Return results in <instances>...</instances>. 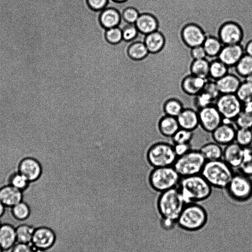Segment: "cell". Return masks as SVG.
<instances>
[{
    "label": "cell",
    "instance_id": "b9f144b4",
    "mask_svg": "<svg viewBox=\"0 0 252 252\" xmlns=\"http://www.w3.org/2000/svg\"><path fill=\"white\" fill-rule=\"evenodd\" d=\"M193 137V131L180 128L171 138L174 144L189 143Z\"/></svg>",
    "mask_w": 252,
    "mask_h": 252
},
{
    "label": "cell",
    "instance_id": "d4e9b609",
    "mask_svg": "<svg viewBox=\"0 0 252 252\" xmlns=\"http://www.w3.org/2000/svg\"><path fill=\"white\" fill-rule=\"evenodd\" d=\"M233 123L236 128L252 129V104L251 101L243 104L242 110Z\"/></svg>",
    "mask_w": 252,
    "mask_h": 252
},
{
    "label": "cell",
    "instance_id": "7c38bea8",
    "mask_svg": "<svg viewBox=\"0 0 252 252\" xmlns=\"http://www.w3.org/2000/svg\"><path fill=\"white\" fill-rule=\"evenodd\" d=\"M237 128L233 122L223 121L212 133L213 141L221 146H225L235 142Z\"/></svg>",
    "mask_w": 252,
    "mask_h": 252
},
{
    "label": "cell",
    "instance_id": "7a4b0ae2",
    "mask_svg": "<svg viewBox=\"0 0 252 252\" xmlns=\"http://www.w3.org/2000/svg\"><path fill=\"white\" fill-rule=\"evenodd\" d=\"M177 188L186 204L206 200L213 188L201 174L181 178Z\"/></svg>",
    "mask_w": 252,
    "mask_h": 252
},
{
    "label": "cell",
    "instance_id": "484cf974",
    "mask_svg": "<svg viewBox=\"0 0 252 252\" xmlns=\"http://www.w3.org/2000/svg\"><path fill=\"white\" fill-rule=\"evenodd\" d=\"M199 150L206 161L222 159L223 148L214 141L204 144Z\"/></svg>",
    "mask_w": 252,
    "mask_h": 252
},
{
    "label": "cell",
    "instance_id": "60d3db41",
    "mask_svg": "<svg viewBox=\"0 0 252 252\" xmlns=\"http://www.w3.org/2000/svg\"><path fill=\"white\" fill-rule=\"evenodd\" d=\"M235 94L243 104L250 102L252 100V85L243 81Z\"/></svg>",
    "mask_w": 252,
    "mask_h": 252
},
{
    "label": "cell",
    "instance_id": "cb8c5ba5",
    "mask_svg": "<svg viewBox=\"0 0 252 252\" xmlns=\"http://www.w3.org/2000/svg\"><path fill=\"white\" fill-rule=\"evenodd\" d=\"M135 24L138 30L146 34L157 31L158 28L156 18L147 13L140 14Z\"/></svg>",
    "mask_w": 252,
    "mask_h": 252
},
{
    "label": "cell",
    "instance_id": "74e56055",
    "mask_svg": "<svg viewBox=\"0 0 252 252\" xmlns=\"http://www.w3.org/2000/svg\"><path fill=\"white\" fill-rule=\"evenodd\" d=\"M28 180L18 171L12 173L8 179V184L22 191L27 189L30 186Z\"/></svg>",
    "mask_w": 252,
    "mask_h": 252
},
{
    "label": "cell",
    "instance_id": "f546056e",
    "mask_svg": "<svg viewBox=\"0 0 252 252\" xmlns=\"http://www.w3.org/2000/svg\"><path fill=\"white\" fill-rule=\"evenodd\" d=\"M37 226L29 223H23L15 226L17 242L32 243V236Z\"/></svg>",
    "mask_w": 252,
    "mask_h": 252
},
{
    "label": "cell",
    "instance_id": "836d02e7",
    "mask_svg": "<svg viewBox=\"0 0 252 252\" xmlns=\"http://www.w3.org/2000/svg\"><path fill=\"white\" fill-rule=\"evenodd\" d=\"M229 68L218 58L210 62L209 78L215 81L228 73Z\"/></svg>",
    "mask_w": 252,
    "mask_h": 252
},
{
    "label": "cell",
    "instance_id": "8fae6325",
    "mask_svg": "<svg viewBox=\"0 0 252 252\" xmlns=\"http://www.w3.org/2000/svg\"><path fill=\"white\" fill-rule=\"evenodd\" d=\"M18 171L32 183L38 181L41 178L43 173V166L38 159L28 156L20 161Z\"/></svg>",
    "mask_w": 252,
    "mask_h": 252
},
{
    "label": "cell",
    "instance_id": "8992f818",
    "mask_svg": "<svg viewBox=\"0 0 252 252\" xmlns=\"http://www.w3.org/2000/svg\"><path fill=\"white\" fill-rule=\"evenodd\" d=\"M206 162L199 150L192 149L177 157L173 166L181 178L201 174Z\"/></svg>",
    "mask_w": 252,
    "mask_h": 252
},
{
    "label": "cell",
    "instance_id": "7dc6e473",
    "mask_svg": "<svg viewBox=\"0 0 252 252\" xmlns=\"http://www.w3.org/2000/svg\"><path fill=\"white\" fill-rule=\"evenodd\" d=\"M173 145L175 153L177 157L184 155L192 149L190 143L174 144Z\"/></svg>",
    "mask_w": 252,
    "mask_h": 252
},
{
    "label": "cell",
    "instance_id": "9c48e42d",
    "mask_svg": "<svg viewBox=\"0 0 252 252\" xmlns=\"http://www.w3.org/2000/svg\"><path fill=\"white\" fill-rule=\"evenodd\" d=\"M214 104L223 120L232 122H233L243 106V104L235 94H220Z\"/></svg>",
    "mask_w": 252,
    "mask_h": 252
},
{
    "label": "cell",
    "instance_id": "52a82bcc",
    "mask_svg": "<svg viewBox=\"0 0 252 252\" xmlns=\"http://www.w3.org/2000/svg\"><path fill=\"white\" fill-rule=\"evenodd\" d=\"M177 157L173 145L163 141H158L149 148L148 160L154 168L173 166Z\"/></svg>",
    "mask_w": 252,
    "mask_h": 252
},
{
    "label": "cell",
    "instance_id": "e575fe53",
    "mask_svg": "<svg viewBox=\"0 0 252 252\" xmlns=\"http://www.w3.org/2000/svg\"><path fill=\"white\" fill-rule=\"evenodd\" d=\"M239 172L252 177V147L243 148V156L242 163L238 168Z\"/></svg>",
    "mask_w": 252,
    "mask_h": 252
},
{
    "label": "cell",
    "instance_id": "603a6c76",
    "mask_svg": "<svg viewBox=\"0 0 252 252\" xmlns=\"http://www.w3.org/2000/svg\"><path fill=\"white\" fill-rule=\"evenodd\" d=\"M16 242L15 227L9 223H2L0 227V246L2 250H10Z\"/></svg>",
    "mask_w": 252,
    "mask_h": 252
},
{
    "label": "cell",
    "instance_id": "db71d44e",
    "mask_svg": "<svg viewBox=\"0 0 252 252\" xmlns=\"http://www.w3.org/2000/svg\"><path fill=\"white\" fill-rule=\"evenodd\" d=\"M33 252H46V250H43L41 249L36 248L34 247Z\"/></svg>",
    "mask_w": 252,
    "mask_h": 252
},
{
    "label": "cell",
    "instance_id": "30bf717a",
    "mask_svg": "<svg viewBox=\"0 0 252 252\" xmlns=\"http://www.w3.org/2000/svg\"><path fill=\"white\" fill-rule=\"evenodd\" d=\"M197 111L199 126L206 132L211 133L223 121L215 104L205 107Z\"/></svg>",
    "mask_w": 252,
    "mask_h": 252
},
{
    "label": "cell",
    "instance_id": "ee69618b",
    "mask_svg": "<svg viewBox=\"0 0 252 252\" xmlns=\"http://www.w3.org/2000/svg\"><path fill=\"white\" fill-rule=\"evenodd\" d=\"M210 94L215 100L220 94L218 89L216 81L208 78L203 90Z\"/></svg>",
    "mask_w": 252,
    "mask_h": 252
},
{
    "label": "cell",
    "instance_id": "1f68e13d",
    "mask_svg": "<svg viewBox=\"0 0 252 252\" xmlns=\"http://www.w3.org/2000/svg\"><path fill=\"white\" fill-rule=\"evenodd\" d=\"M100 20L102 25L107 29L116 27L120 21V13L114 8H105L100 15Z\"/></svg>",
    "mask_w": 252,
    "mask_h": 252
},
{
    "label": "cell",
    "instance_id": "8d00e7d4",
    "mask_svg": "<svg viewBox=\"0 0 252 252\" xmlns=\"http://www.w3.org/2000/svg\"><path fill=\"white\" fill-rule=\"evenodd\" d=\"M216 100L208 93L202 91L193 96L192 103L197 111L215 104Z\"/></svg>",
    "mask_w": 252,
    "mask_h": 252
},
{
    "label": "cell",
    "instance_id": "ba28073f",
    "mask_svg": "<svg viewBox=\"0 0 252 252\" xmlns=\"http://www.w3.org/2000/svg\"><path fill=\"white\" fill-rule=\"evenodd\" d=\"M225 190L232 199L247 201L252 198V178L239 171L234 172Z\"/></svg>",
    "mask_w": 252,
    "mask_h": 252
},
{
    "label": "cell",
    "instance_id": "4316f807",
    "mask_svg": "<svg viewBox=\"0 0 252 252\" xmlns=\"http://www.w3.org/2000/svg\"><path fill=\"white\" fill-rule=\"evenodd\" d=\"M232 72L240 77L244 81V79L248 75L252 73V56L244 54L234 66L229 67Z\"/></svg>",
    "mask_w": 252,
    "mask_h": 252
},
{
    "label": "cell",
    "instance_id": "ab89813d",
    "mask_svg": "<svg viewBox=\"0 0 252 252\" xmlns=\"http://www.w3.org/2000/svg\"><path fill=\"white\" fill-rule=\"evenodd\" d=\"M149 53L143 42H136L129 48L128 54L132 58L139 60L145 58Z\"/></svg>",
    "mask_w": 252,
    "mask_h": 252
},
{
    "label": "cell",
    "instance_id": "3957f363",
    "mask_svg": "<svg viewBox=\"0 0 252 252\" xmlns=\"http://www.w3.org/2000/svg\"><path fill=\"white\" fill-rule=\"evenodd\" d=\"M234 173L233 169L220 159L206 161L201 175L213 188L225 189Z\"/></svg>",
    "mask_w": 252,
    "mask_h": 252
},
{
    "label": "cell",
    "instance_id": "277c9868",
    "mask_svg": "<svg viewBox=\"0 0 252 252\" xmlns=\"http://www.w3.org/2000/svg\"><path fill=\"white\" fill-rule=\"evenodd\" d=\"M181 179L173 166L154 168L149 176L150 186L158 193L177 188Z\"/></svg>",
    "mask_w": 252,
    "mask_h": 252
},
{
    "label": "cell",
    "instance_id": "11a10c76",
    "mask_svg": "<svg viewBox=\"0 0 252 252\" xmlns=\"http://www.w3.org/2000/svg\"><path fill=\"white\" fill-rule=\"evenodd\" d=\"M114 0L117 1V2H123V1H126V0Z\"/></svg>",
    "mask_w": 252,
    "mask_h": 252
},
{
    "label": "cell",
    "instance_id": "2e32d148",
    "mask_svg": "<svg viewBox=\"0 0 252 252\" xmlns=\"http://www.w3.org/2000/svg\"><path fill=\"white\" fill-rule=\"evenodd\" d=\"M244 54V49L240 44L225 45L222 47L217 58L228 67H232Z\"/></svg>",
    "mask_w": 252,
    "mask_h": 252
},
{
    "label": "cell",
    "instance_id": "5bb4252c",
    "mask_svg": "<svg viewBox=\"0 0 252 252\" xmlns=\"http://www.w3.org/2000/svg\"><path fill=\"white\" fill-rule=\"evenodd\" d=\"M243 35L241 28L232 22L223 24L219 32V38L223 45L240 44Z\"/></svg>",
    "mask_w": 252,
    "mask_h": 252
},
{
    "label": "cell",
    "instance_id": "6f0895ef",
    "mask_svg": "<svg viewBox=\"0 0 252 252\" xmlns=\"http://www.w3.org/2000/svg\"><path fill=\"white\" fill-rule=\"evenodd\" d=\"M1 225V221L0 220V227Z\"/></svg>",
    "mask_w": 252,
    "mask_h": 252
},
{
    "label": "cell",
    "instance_id": "f5cc1de1",
    "mask_svg": "<svg viewBox=\"0 0 252 252\" xmlns=\"http://www.w3.org/2000/svg\"><path fill=\"white\" fill-rule=\"evenodd\" d=\"M244 81L252 85V73L245 77L244 79Z\"/></svg>",
    "mask_w": 252,
    "mask_h": 252
},
{
    "label": "cell",
    "instance_id": "d6986e66",
    "mask_svg": "<svg viewBox=\"0 0 252 252\" xmlns=\"http://www.w3.org/2000/svg\"><path fill=\"white\" fill-rule=\"evenodd\" d=\"M177 119L183 129L194 131L199 126L198 111L192 108L185 107Z\"/></svg>",
    "mask_w": 252,
    "mask_h": 252
},
{
    "label": "cell",
    "instance_id": "7402d4cb",
    "mask_svg": "<svg viewBox=\"0 0 252 252\" xmlns=\"http://www.w3.org/2000/svg\"><path fill=\"white\" fill-rule=\"evenodd\" d=\"M208 79L192 74L188 75L183 81V91L188 95L193 97L203 90Z\"/></svg>",
    "mask_w": 252,
    "mask_h": 252
},
{
    "label": "cell",
    "instance_id": "ac0fdd59",
    "mask_svg": "<svg viewBox=\"0 0 252 252\" xmlns=\"http://www.w3.org/2000/svg\"><path fill=\"white\" fill-rule=\"evenodd\" d=\"M243 80L233 73L228 72L216 80L220 94H235Z\"/></svg>",
    "mask_w": 252,
    "mask_h": 252
},
{
    "label": "cell",
    "instance_id": "f6af8a7d",
    "mask_svg": "<svg viewBox=\"0 0 252 252\" xmlns=\"http://www.w3.org/2000/svg\"><path fill=\"white\" fill-rule=\"evenodd\" d=\"M123 14L125 20L129 23H135L140 15L139 12L133 7L126 8Z\"/></svg>",
    "mask_w": 252,
    "mask_h": 252
},
{
    "label": "cell",
    "instance_id": "e0dca14e",
    "mask_svg": "<svg viewBox=\"0 0 252 252\" xmlns=\"http://www.w3.org/2000/svg\"><path fill=\"white\" fill-rule=\"evenodd\" d=\"M243 148L233 142L223 148L222 159L233 169L238 168L243 159Z\"/></svg>",
    "mask_w": 252,
    "mask_h": 252
},
{
    "label": "cell",
    "instance_id": "5b68a950",
    "mask_svg": "<svg viewBox=\"0 0 252 252\" xmlns=\"http://www.w3.org/2000/svg\"><path fill=\"white\" fill-rule=\"evenodd\" d=\"M207 220L204 208L196 203L187 204L177 221L180 227L188 231H196L204 226Z\"/></svg>",
    "mask_w": 252,
    "mask_h": 252
},
{
    "label": "cell",
    "instance_id": "4fadbf2b",
    "mask_svg": "<svg viewBox=\"0 0 252 252\" xmlns=\"http://www.w3.org/2000/svg\"><path fill=\"white\" fill-rule=\"evenodd\" d=\"M56 240V234L52 228L38 225L34 231L32 243L36 248L46 250L53 246Z\"/></svg>",
    "mask_w": 252,
    "mask_h": 252
},
{
    "label": "cell",
    "instance_id": "f1b7e54d",
    "mask_svg": "<svg viewBox=\"0 0 252 252\" xmlns=\"http://www.w3.org/2000/svg\"><path fill=\"white\" fill-rule=\"evenodd\" d=\"M144 43L149 52L157 53L163 48L165 39L160 32L156 31L146 35Z\"/></svg>",
    "mask_w": 252,
    "mask_h": 252
},
{
    "label": "cell",
    "instance_id": "91938a15",
    "mask_svg": "<svg viewBox=\"0 0 252 252\" xmlns=\"http://www.w3.org/2000/svg\"><path fill=\"white\" fill-rule=\"evenodd\" d=\"M251 103H252V100L251 101Z\"/></svg>",
    "mask_w": 252,
    "mask_h": 252
},
{
    "label": "cell",
    "instance_id": "681fc988",
    "mask_svg": "<svg viewBox=\"0 0 252 252\" xmlns=\"http://www.w3.org/2000/svg\"><path fill=\"white\" fill-rule=\"evenodd\" d=\"M109 0H88L90 7L96 10L105 8Z\"/></svg>",
    "mask_w": 252,
    "mask_h": 252
},
{
    "label": "cell",
    "instance_id": "9f6ffc18",
    "mask_svg": "<svg viewBox=\"0 0 252 252\" xmlns=\"http://www.w3.org/2000/svg\"><path fill=\"white\" fill-rule=\"evenodd\" d=\"M0 252H3V250L1 248V247L0 246Z\"/></svg>",
    "mask_w": 252,
    "mask_h": 252
},
{
    "label": "cell",
    "instance_id": "83f0119b",
    "mask_svg": "<svg viewBox=\"0 0 252 252\" xmlns=\"http://www.w3.org/2000/svg\"><path fill=\"white\" fill-rule=\"evenodd\" d=\"M209 62L217 59L223 45L219 38L207 36L202 44Z\"/></svg>",
    "mask_w": 252,
    "mask_h": 252
},
{
    "label": "cell",
    "instance_id": "c3c4849f",
    "mask_svg": "<svg viewBox=\"0 0 252 252\" xmlns=\"http://www.w3.org/2000/svg\"><path fill=\"white\" fill-rule=\"evenodd\" d=\"M191 55L194 60L206 59L207 57L202 45L191 48Z\"/></svg>",
    "mask_w": 252,
    "mask_h": 252
},
{
    "label": "cell",
    "instance_id": "f35d334b",
    "mask_svg": "<svg viewBox=\"0 0 252 252\" xmlns=\"http://www.w3.org/2000/svg\"><path fill=\"white\" fill-rule=\"evenodd\" d=\"M235 142L243 148L252 144V129L237 128Z\"/></svg>",
    "mask_w": 252,
    "mask_h": 252
},
{
    "label": "cell",
    "instance_id": "6da1fadb",
    "mask_svg": "<svg viewBox=\"0 0 252 252\" xmlns=\"http://www.w3.org/2000/svg\"><path fill=\"white\" fill-rule=\"evenodd\" d=\"M186 204L177 187L159 193L157 205L163 227H173Z\"/></svg>",
    "mask_w": 252,
    "mask_h": 252
},
{
    "label": "cell",
    "instance_id": "816d5d0a",
    "mask_svg": "<svg viewBox=\"0 0 252 252\" xmlns=\"http://www.w3.org/2000/svg\"><path fill=\"white\" fill-rule=\"evenodd\" d=\"M6 210V207L0 200V218H1L4 214Z\"/></svg>",
    "mask_w": 252,
    "mask_h": 252
},
{
    "label": "cell",
    "instance_id": "ffe728a7",
    "mask_svg": "<svg viewBox=\"0 0 252 252\" xmlns=\"http://www.w3.org/2000/svg\"><path fill=\"white\" fill-rule=\"evenodd\" d=\"M23 199V192L7 184L0 188V200L6 207H12Z\"/></svg>",
    "mask_w": 252,
    "mask_h": 252
},
{
    "label": "cell",
    "instance_id": "9a60e30c",
    "mask_svg": "<svg viewBox=\"0 0 252 252\" xmlns=\"http://www.w3.org/2000/svg\"><path fill=\"white\" fill-rule=\"evenodd\" d=\"M181 34L183 41L190 48L202 45L206 37L202 29L192 23L185 26Z\"/></svg>",
    "mask_w": 252,
    "mask_h": 252
},
{
    "label": "cell",
    "instance_id": "f907efd6",
    "mask_svg": "<svg viewBox=\"0 0 252 252\" xmlns=\"http://www.w3.org/2000/svg\"><path fill=\"white\" fill-rule=\"evenodd\" d=\"M245 53L252 56V39L249 41L244 47Z\"/></svg>",
    "mask_w": 252,
    "mask_h": 252
},
{
    "label": "cell",
    "instance_id": "d590c367",
    "mask_svg": "<svg viewBox=\"0 0 252 252\" xmlns=\"http://www.w3.org/2000/svg\"><path fill=\"white\" fill-rule=\"evenodd\" d=\"M10 211L13 217L19 221L26 220L31 214V209L29 204L23 200L10 207Z\"/></svg>",
    "mask_w": 252,
    "mask_h": 252
},
{
    "label": "cell",
    "instance_id": "680465c9",
    "mask_svg": "<svg viewBox=\"0 0 252 252\" xmlns=\"http://www.w3.org/2000/svg\"><path fill=\"white\" fill-rule=\"evenodd\" d=\"M45 78H46V77H45ZM46 88H47V87H46ZM47 93H48V92H47Z\"/></svg>",
    "mask_w": 252,
    "mask_h": 252
},
{
    "label": "cell",
    "instance_id": "44dd1931",
    "mask_svg": "<svg viewBox=\"0 0 252 252\" xmlns=\"http://www.w3.org/2000/svg\"><path fill=\"white\" fill-rule=\"evenodd\" d=\"M180 128L177 117L163 115L158 120V132L164 137L171 138Z\"/></svg>",
    "mask_w": 252,
    "mask_h": 252
},
{
    "label": "cell",
    "instance_id": "d6a6232c",
    "mask_svg": "<svg viewBox=\"0 0 252 252\" xmlns=\"http://www.w3.org/2000/svg\"><path fill=\"white\" fill-rule=\"evenodd\" d=\"M210 62L207 59L193 60L190 67L193 75L208 79L209 78Z\"/></svg>",
    "mask_w": 252,
    "mask_h": 252
},
{
    "label": "cell",
    "instance_id": "7bdbcfd3",
    "mask_svg": "<svg viewBox=\"0 0 252 252\" xmlns=\"http://www.w3.org/2000/svg\"><path fill=\"white\" fill-rule=\"evenodd\" d=\"M107 40L112 43H117L123 39L122 30L118 26L108 29L106 32Z\"/></svg>",
    "mask_w": 252,
    "mask_h": 252
},
{
    "label": "cell",
    "instance_id": "4dcf8cb0",
    "mask_svg": "<svg viewBox=\"0 0 252 252\" xmlns=\"http://www.w3.org/2000/svg\"><path fill=\"white\" fill-rule=\"evenodd\" d=\"M185 107L183 101L176 97L166 99L162 105L164 115L177 117Z\"/></svg>",
    "mask_w": 252,
    "mask_h": 252
},
{
    "label": "cell",
    "instance_id": "bcb514c9",
    "mask_svg": "<svg viewBox=\"0 0 252 252\" xmlns=\"http://www.w3.org/2000/svg\"><path fill=\"white\" fill-rule=\"evenodd\" d=\"M34 247L32 243L25 244L16 242L14 246L5 252H33Z\"/></svg>",
    "mask_w": 252,
    "mask_h": 252
}]
</instances>
